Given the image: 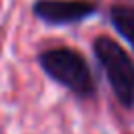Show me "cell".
Wrapping results in <instances>:
<instances>
[{
    "mask_svg": "<svg viewBox=\"0 0 134 134\" xmlns=\"http://www.w3.org/2000/svg\"><path fill=\"white\" fill-rule=\"evenodd\" d=\"M31 13L50 27H65L94 17L98 4L94 0H34Z\"/></svg>",
    "mask_w": 134,
    "mask_h": 134,
    "instance_id": "obj_3",
    "label": "cell"
},
{
    "mask_svg": "<svg viewBox=\"0 0 134 134\" xmlns=\"http://www.w3.org/2000/svg\"><path fill=\"white\" fill-rule=\"evenodd\" d=\"M109 21L119 38H124L134 50V4H113L109 8Z\"/></svg>",
    "mask_w": 134,
    "mask_h": 134,
    "instance_id": "obj_4",
    "label": "cell"
},
{
    "mask_svg": "<svg viewBox=\"0 0 134 134\" xmlns=\"http://www.w3.org/2000/svg\"><path fill=\"white\" fill-rule=\"evenodd\" d=\"M38 65L54 84L69 90L73 96L88 100L96 96V80L82 52L69 46L46 48L38 54Z\"/></svg>",
    "mask_w": 134,
    "mask_h": 134,
    "instance_id": "obj_1",
    "label": "cell"
},
{
    "mask_svg": "<svg viewBox=\"0 0 134 134\" xmlns=\"http://www.w3.org/2000/svg\"><path fill=\"white\" fill-rule=\"evenodd\" d=\"M92 52L107 77V84L124 109L134 107V59L126 48L109 36H98L92 42Z\"/></svg>",
    "mask_w": 134,
    "mask_h": 134,
    "instance_id": "obj_2",
    "label": "cell"
}]
</instances>
